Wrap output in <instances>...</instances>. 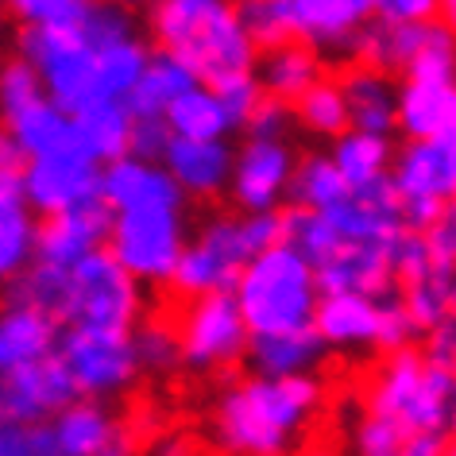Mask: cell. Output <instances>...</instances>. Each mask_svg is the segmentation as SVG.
<instances>
[{
  "instance_id": "cell-1",
  "label": "cell",
  "mask_w": 456,
  "mask_h": 456,
  "mask_svg": "<svg viewBox=\"0 0 456 456\" xmlns=\"http://www.w3.org/2000/svg\"><path fill=\"white\" fill-rule=\"evenodd\" d=\"M325 383L317 375H248L213 406V437L224 456H290L302 452Z\"/></svg>"
},
{
  "instance_id": "cell-2",
  "label": "cell",
  "mask_w": 456,
  "mask_h": 456,
  "mask_svg": "<svg viewBox=\"0 0 456 456\" xmlns=\"http://www.w3.org/2000/svg\"><path fill=\"white\" fill-rule=\"evenodd\" d=\"M143 36L186 62L205 86H221L259 62L236 0H151L143 8Z\"/></svg>"
},
{
  "instance_id": "cell-3",
  "label": "cell",
  "mask_w": 456,
  "mask_h": 456,
  "mask_svg": "<svg viewBox=\"0 0 456 456\" xmlns=\"http://www.w3.org/2000/svg\"><path fill=\"white\" fill-rule=\"evenodd\" d=\"M232 294L240 302V314L252 329V337H264L314 325L317 302H322V282H317V267L290 240H279L248 259Z\"/></svg>"
},
{
  "instance_id": "cell-4",
  "label": "cell",
  "mask_w": 456,
  "mask_h": 456,
  "mask_svg": "<svg viewBox=\"0 0 456 456\" xmlns=\"http://www.w3.org/2000/svg\"><path fill=\"white\" fill-rule=\"evenodd\" d=\"M452 395L456 371L414 345L383 356L368 387V410L398 421L410 437H444L452 433Z\"/></svg>"
},
{
  "instance_id": "cell-5",
  "label": "cell",
  "mask_w": 456,
  "mask_h": 456,
  "mask_svg": "<svg viewBox=\"0 0 456 456\" xmlns=\"http://www.w3.org/2000/svg\"><path fill=\"white\" fill-rule=\"evenodd\" d=\"M143 317V282L109 248L66 267L59 302L62 329H135Z\"/></svg>"
},
{
  "instance_id": "cell-6",
  "label": "cell",
  "mask_w": 456,
  "mask_h": 456,
  "mask_svg": "<svg viewBox=\"0 0 456 456\" xmlns=\"http://www.w3.org/2000/svg\"><path fill=\"white\" fill-rule=\"evenodd\" d=\"M190 240L186 201H143L112 209L109 252L143 287H167Z\"/></svg>"
},
{
  "instance_id": "cell-7",
  "label": "cell",
  "mask_w": 456,
  "mask_h": 456,
  "mask_svg": "<svg viewBox=\"0 0 456 456\" xmlns=\"http://www.w3.org/2000/svg\"><path fill=\"white\" fill-rule=\"evenodd\" d=\"M16 54L36 66L47 97L70 117L109 101L101 94L97 51L82 28H16Z\"/></svg>"
},
{
  "instance_id": "cell-8",
  "label": "cell",
  "mask_w": 456,
  "mask_h": 456,
  "mask_svg": "<svg viewBox=\"0 0 456 456\" xmlns=\"http://www.w3.org/2000/svg\"><path fill=\"white\" fill-rule=\"evenodd\" d=\"M175 329L182 345V368L198 375L232 371L236 363L248 360V348H252V329H248L232 290L186 298L182 314L175 317Z\"/></svg>"
},
{
  "instance_id": "cell-9",
  "label": "cell",
  "mask_w": 456,
  "mask_h": 456,
  "mask_svg": "<svg viewBox=\"0 0 456 456\" xmlns=\"http://www.w3.org/2000/svg\"><path fill=\"white\" fill-rule=\"evenodd\" d=\"M82 398H117L140 379L135 329H62L54 352Z\"/></svg>"
},
{
  "instance_id": "cell-10",
  "label": "cell",
  "mask_w": 456,
  "mask_h": 456,
  "mask_svg": "<svg viewBox=\"0 0 456 456\" xmlns=\"http://www.w3.org/2000/svg\"><path fill=\"white\" fill-rule=\"evenodd\" d=\"M248 259H252V248L244 240L240 216L216 213L186 240L167 287L182 302L201 298V294H216V290H232L240 271L248 267Z\"/></svg>"
},
{
  "instance_id": "cell-11",
  "label": "cell",
  "mask_w": 456,
  "mask_h": 456,
  "mask_svg": "<svg viewBox=\"0 0 456 456\" xmlns=\"http://www.w3.org/2000/svg\"><path fill=\"white\" fill-rule=\"evenodd\" d=\"M391 182L403 198L406 228H426L456 198V147L437 140H406L395 151Z\"/></svg>"
},
{
  "instance_id": "cell-12",
  "label": "cell",
  "mask_w": 456,
  "mask_h": 456,
  "mask_svg": "<svg viewBox=\"0 0 456 456\" xmlns=\"http://www.w3.org/2000/svg\"><path fill=\"white\" fill-rule=\"evenodd\" d=\"M101 170H105V163H97L82 147L28 159L24 198L31 205V213L47 216V213H62L82 201L101 198Z\"/></svg>"
},
{
  "instance_id": "cell-13",
  "label": "cell",
  "mask_w": 456,
  "mask_h": 456,
  "mask_svg": "<svg viewBox=\"0 0 456 456\" xmlns=\"http://www.w3.org/2000/svg\"><path fill=\"white\" fill-rule=\"evenodd\" d=\"M294 167H298V155H294L290 140H256V135H248L244 147L236 151L228 198L240 213L282 209L290 198Z\"/></svg>"
},
{
  "instance_id": "cell-14",
  "label": "cell",
  "mask_w": 456,
  "mask_h": 456,
  "mask_svg": "<svg viewBox=\"0 0 456 456\" xmlns=\"http://www.w3.org/2000/svg\"><path fill=\"white\" fill-rule=\"evenodd\" d=\"M74 398L82 395H77L70 371L59 356L24 363V368L0 375V414H4V421H24V426L54 421V414L70 406Z\"/></svg>"
},
{
  "instance_id": "cell-15",
  "label": "cell",
  "mask_w": 456,
  "mask_h": 456,
  "mask_svg": "<svg viewBox=\"0 0 456 456\" xmlns=\"http://www.w3.org/2000/svg\"><path fill=\"white\" fill-rule=\"evenodd\" d=\"M112 236V209L105 198L82 201L74 209L62 213H47L39 216L36 228V259L54 267H74L77 259L109 248Z\"/></svg>"
},
{
  "instance_id": "cell-16",
  "label": "cell",
  "mask_w": 456,
  "mask_h": 456,
  "mask_svg": "<svg viewBox=\"0 0 456 456\" xmlns=\"http://www.w3.org/2000/svg\"><path fill=\"white\" fill-rule=\"evenodd\" d=\"M322 294H368V298H391L398 294L391 244L375 240H345L325 264H317Z\"/></svg>"
},
{
  "instance_id": "cell-17",
  "label": "cell",
  "mask_w": 456,
  "mask_h": 456,
  "mask_svg": "<svg viewBox=\"0 0 456 456\" xmlns=\"http://www.w3.org/2000/svg\"><path fill=\"white\" fill-rule=\"evenodd\" d=\"M329 221L337 224V232L345 240H375V244H391L398 232L406 228L403 216V198H398L391 175L368 186H356L340 198L333 209H325Z\"/></svg>"
},
{
  "instance_id": "cell-18",
  "label": "cell",
  "mask_w": 456,
  "mask_h": 456,
  "mask_svg": "<svg viewBox=\"0 0 456 456\" xmlns=\"http://www.w3.org/2000/svg\"><path fill=\"white\" fill-rule=\"evenodd\" d=\"M163 167L186 190V198L209 201L228 193L232 167H236V147L228 140H186V135H175L163 155Z\"/></svg>"
},
{
  "instance_id": "cell-19",
  "label": "cell",
  "mask_w": 456,
  "mask_h": 456,
  "mask_svg": "<svg viewBox=\"0 0 456 456\" xmlns=\"http://www.w3.org/2000/svg\"><path fill=\"white\" fill-rule=\"evenodd\" d=\"M375 16L371 0H294V36L329 59H348L360 28Z\"/></svg>"
},
{
  "instance_id": "cell-20",
  "label": "cell",
  "mask_w": 456,
  "mask_h": 456,
  "mask_svg": "<svg viewBox=\"0 0 456 456\" xmlns=\"http://www.w3.org/2000/svg\"><path fill=\"white\" fill-rule=\"evenodd\" d=\"M383 298L368 294H322L314 314V329L333 352H363L379 345Z\"/></svg>"
},
{
  "instance_id": "cell-21",
  "label": "cell",
  "mask_w": 456,
  "mask_h": 456,
  "mask_svg": "<svg viewBox=\"0 0 456 456\" xmlns=\"http://www.w3.org/2000/svg\"><path fill=\"white\" fill-rule=\"evenodd\" d=\"M59 337L62 322L54 314L24 302H4V310H0V375L54 356Z\"/></svg>"
},
{
  "instance_id": "cell-22",
  "label": "cell",
  "mask_w": 456,
  "mask_h": 456,
  "mask_svg": "<svg viewBox=\"0 0 456 456\" xmlns=\"http://www.w3.org/2000/svg\"><path fill=\"white\" fill-rule=\"evenodd\" d=\"M398 132L456 147V82H398Z\"/></svg>"
},
{
  "instance_id": "cell-23",
  "label": "cell",
  "mask_w": 456,
  "mask_h": 456,
  "mask_svg": "<svg viewBox=\"0 0 456 456\" xmlns=\"http://www.w3.org/2000/svg\"><path fill=\"white\" fill-rule=\"evenodd\" d=\"M348 97V120L360 132H379L395 135L398 132V82L395 74L375 70L363 62H345L337 74Z\"/></svg>"
},
{
  "instance_id": "cell-24",
  "label": "cell",
  "mask_w": 456,
  "mask_h": 456,
  "mask_svg": "<svg viewBox=\"0 0 456 456\" xmlns=\"http://www.w3.org/2000/svg\"><path fill=\"white\" fill-rule=\"evenodd\" d=\"M256 77L267 97H279V101H287V105H294L305 89L325 77V54L302 39L279 43V47L259 51Z\"/></svg>"
},
{
  "instance_id": "cell-25",
  "label": "cell",
  "mask_w": 456,
  "mask_h": 456,
  "mask_svg": "<svg viewBox=\"0 0 456 456\" xmlns=\"http://www.w3.org/2000/svg\"><path fill=\"white\" fill-rule=\"evenodd\" d=\"M329 345L314 325L287 329V333H264L252 337L248 363L256 375H314L317 363L325 360Z\"/></svg>"
},
{
  "instance_id": "cell-26",
  "label": "cell",
  "mask_w": 456,
  "mask_h": 456,
  "mask_svg": "<svg viewBox=\"0 0 456 456\" xmlns=\"http://www.w3.org/2000/svg\"><path fill=\"white\" fill-rule=\"evenodd\" d=\"M198 82L201 77L193 74L186 62L155 47L151 59H147V70L140 74V82H135V89L128 94L132 117H167V109Z\"/></svg>"
},
{
  "instance_id": "cell-27",
  "label": "cell",
  "mask_w": 456,
  "mask_h": 456,
  "mask_svg": "<svg viewBox=\"0 0 456 456\" xmlns=\"http://www.w3.org/2000/svg\"><path fill=\"white\" fill-rule=\"evenodd\" d=\"M51 429L66 456H97L120 429V421L101 398H74L70 406L54 414Z\"/></svg>"
},
{
  "instance_id": "cell-28",
  "label": "cell",
  "mask_w": 456,
  "mask_h": 456,
  "mask_svg": "<svg viewBox=\"0 0 456 456\" xmlns=\"http://www.w3.org/2000/svg\"><path fill=\"white\" fill-rule=\"evenodd\" d=\"M167 124H170V132L186 135V140H228L232 132H240L228 105L221 101V94L205 82L186 89V94L167 109Z\"/></svg>"
},
{
  "instance_id": "cell-29",
  "label": "cell",
  "mask_w": 456,
  "mask_h": 456,
  "mask_svg": "<svg viewBox=\"0 0 456 456\" xmlns=\"http://www.w3.org/2000/svg\"><path fill=\"white\" fill-rule=\"evenodd\" d=\"M8 132L20 140V147L28 151V159L36 155H51V151H70L77 143V124L62 105H54L51 97L36 101L31 109H24L20 117H12L4 124Z\"/></svg>"
},
{
  "instance_id": "cell-30",
  "label": "cell",
  "mask_w": 456,
  "mask_h": 456,
  "mask_svg": "<svg viewBox=\"0 0 456 456\" xmlns=\"http://www.w3.org/2000/svg\"><path fill=\"white\" fill-rule=\"evenodd\" d=\"M74 124H77V143H82V151L94 155L97 163H112V159L128 155L132 124H135L128 101H101V105L77 112Z\"/></svg>"
},
{
  "instance_id": "cell-31",
  "label": "cell",
  "mask_w": 456,
  "mask_h": 456,
  "mask_svg": "<svg viewBox=\"0 0 456 456\" xmlns=\"http://www.w3.org/2000/svg\"><path fill=\"white\" fill-rule=\"evenodd\" d=\"M337 170L345 175V182L352 190L356 186H368V182H379L391 175V163H395V147H391V135H379V132H360V128H348L340 132L333 147Z\"/></svg>"
},
{
  "instance_id": "cell-32",
  "label": "cell",
  "mask_w": 456,
  "mask_h": 456,
  "mask_svg": "<svg viewBox=\"0 0 456 456\" xmlns=\"http://www.w3.org/2000/svg\"><path fill=\"white\" fill-rule=\"evenodd\" d=\"M97 51V77H101V94L109 101H128V94L140 82V74L147 70L151 59V39H143V31H132L124 39L101 43Z\"/></svg>"
},
{
  "instance_id": "cell-33",
  "label": "cell",
  "mask_w": 456,
  "mask_h": 456,
  "mask_svg": "<svg viewBox=\"0 0 456 456\" xmlns=\"http://www.w3.org/2000/svg\"><path fill=\"white\" fill-rule=\"evenodd\" d=\"M294 120L302 132L317 135V140H337L340 132L352 128L348 120V97L337 74H325L317 86H310L305 94L294 101Z\"/></svg>"
},
{
  "instance_id": "cell-34",
  "label": "cell",
  "mask_w": 456,
  "mask_h": 456,
  "mask_svg": "<svg viewBox=\"0 0 456 456\" xmlns=\"http://www.w3.org/2000/svg\"><path fill=\"white\" fill-rule=\"evenodd\" d=\"M352 186L345 182V175L337 170L333 155L329 151H310L298 159L294 167V178H290V205H302V209H314V213H325L345 198Z\"/></svg>"
},
{
  "instance_id": "cell-35",
  "label": "cell",
  "mask_w": 456,
  "mask_h": 456,
  "mask_svg": "<svg viewBox=\"0 0 456 456\" xmlns=\"http://www.w3.org/2000/svg\"><path fill=\"white\" fill-rule=\"evenodd\" d=\"M39 216L28 201H0V282H12L36 264Z\"/></svg>"
},
{
  "instance_id": "cell-36",
  "label": "cell",
  "mask_w": 456,
  "mask_h": 456,
  "mask_svg": "<svg viewBox=\"0 0 456 456\" xmlns=\"http://www.w3.org/2000/svg\"><path fill=\"white\" fill-rule=\"evenodd\" d=\"M282 216H287V240L298 248V252L310 259V264H325L329 256L345 244V236L337 232V224L329 221V213H314L302 209V205H282Z\"/></svg>"
},
{
  "instance_id": "cell-37",
  "label": "cell",
  "mask_w": 456,
  "mask_h": 456,
  "mask_svg": "<svg viewBox=\"0 0 456 456\" xmlns=\"http://www.w3.org/2000/svg\"><path fill=\"white\" fill-rule=\"evenodd\" d=\"M236 12L259 51L298 39L294 36V0H236Z\"/></svg>"
},
{
  "instance_id": "cell-38",
  "label": "cell",
  "mask_w": 456,
  "mask_h": 456,
  "mask_svg": "<svg viewBox=\"0 0 456 456\" xmlns=\"http://www.w3.org/2000/svg\"><path fill=\"white\" fill-rule=\"evenodd\" d=\"M43 97H47L43 77L36 74V66H31L24 54H8V59H0V124L20 117V112L31 109Z\"/></svg>"
},
{
  "instance_id": "cell-39",
  "label": "cell",
  "mask_w": 456,
  "mask_h": 456,
  "mask_svg": "<svg viewBox=\"0 0 456 456\" xmlns=\"http://www.w3.org/2000/svg\"><path fill=\"white\" fill-rule=\"evenodd\" d=\"M16 28H77L94 0H0Z\"/></svg>"
},
{
  "instance_id": "cell-40",
  "label": "cell",
  "mask_w": 456,
  "mask_h": 456,
  "mask_svg": "<svg viewBox=\"0 0 456 456\" xmlns=\"http://www.w3.org/2000/svg\"><path fill=\"white\" fill-rule=\"evenodd\" d=\"M135 352H140V368L151 375H170L175 368H182L178 329L167 322L135 325Z\"/></svg>"
},
{
  "instance_id": "cell-41",
  "label": "cell",
  "mask_w": 456,
  "mask_h": 456,
  "mask_svg": "<svg viewBox=\"0 0 456 456\" xmlns=\"http://www.w3.org/2000/svg\"><path fill=\"white\" fill-rule=\"evenodd\" d=\"M406 441H410V433L398 421L371 414V410L352 429V452L356 456H398L406 449Z\"/></svg>"
},
{
  "instance_id": "cell-42",
  "label": "cell",
  "mask_w": 456,
  "mask_h": 456,
  "mask_svg": "<svg viewBox=\"0 0 456 456\" xmlns=\"http://www.w3.org/2000/svg\"><path fill=\"white\" fill-rule=\"evenodd\" d=\"M0 456H66L51 421H4L0 429Z\"/></svg>"
},
{
  "instance_id": "cell-43",
  "label": "cell",
  "mask_w": 456,
  "mask_h": 456,
  "mask_svg": "<svg viewBox=\"0 0 456 456\" xmlns=\"http://www.w3.org/2000/svg\"><path fill=\"white\" fill-rule=\"evenodd\" d=\"M391 264H395V279L398 287L421 279L426 271L433 267V252H429V240L421 228H403V232L391 240Z\"/></svg>"
},
{
  "instance_id": "cell-44",
  "label": "cell",
  "mask_w": 456,
  "mask_h": 456,
  "mask_svg": "<svg viewBox=\"0 0 456 456\" xmlns=\"http://www.w3.org/2000/svg\"><path fill=\"white\" fill-rule=\"evenodd\" d=\"M418 337H426L418 329V322L410 317L403 294H391V298H383V322H379V348L383 356L387 352H398V348H414Z\"/></svg>"
},
{
  "instance_id": "cell-45",
  "label": "cell",
  "mask_w": 456,
  "mask_h": 456,
  "mask_svg": "<svg viewBox=\"0 0 456 456\" xmlns=\"http://www.w3.org/2000/svg\"><path fill=\"white\" fill-rule=\"evenodd\" d=\"M213 89L221 94V101L228 105V112H232V120H236V128H240V132H244L248 117L256 112V105L267 97V94H264V86H259V77H256V70L236 74V77H224V82H221V86H213Z\"/></svg>"
},
{
  "instance_id": "cell-46",
  "label": "cell",
  "mask_w": 456,
  "mask_h": 456,
  "mask_svg": "<svg viewBox=\"0 0 456 456\" xmlns=\"http://www.w3.org/2000/svg\"><path fill=\"white\" fill-rule=\"evenodd\" d=\"M290 128H298L294 105H287V101H279V97H264L244 124V132L256 135V140H287Z\"/></svg>"
},
{
  "instance_id": "cell-47",
  "label": "cell",
  "mask_w": 456,
  "mask_h": 456,
  "mask_svg": "<svg viewBox=\"0 0 456 456\" xmlns=\"http://www.w3.org/2000/svg\"><path fill=\"white\" fill-rule=\"evenodd\" d=\"M170 140H175V132H170L167 117H135L128 155H140V159H151V163H163Z\"/></svg>"
},
{
  "instance_id": "cell-48",
  "label": "cell",
  "mask_w": 456,
  "mask_h": 456,
  "mask_svg": "<svg viewBox=\"0 0 456 456\" xmlns=\"http://www.w3.org/2000/svg\"><path fill=\"white\" fill-rule=\"evenodd\" d=\"M429 240V252H433V264L441 267H452L456 264V198L444 201V209L433 216V221L421 228Z\"/></svg>"
},
{
  "instance_id": "cell-49",
  "label": "cell",
  "mask_w": 456,
  "mask_h": 456,
  "mask_svg": "<svg viewBox=\"0 0 456 456\" xmlns=\"http://www.w3.org/2000/svg\"><path fill=\"white\" fill-rule=\"evenodd\" d=\"M375 16L391 24H421L437 20V0H375Z\"/></svg>"
},
{
  "instance_id": "cell-50",
  "label": "cell",
  "mask_w": 456,
  "mask_h": 456,
  "mask_svg": "<svg viewBox=\"0 0 456 456\" xmlns=\"http://www.w3.org/2000/svg\"><path fill=\"white\" fill-rule=\"evenodd\" d=\"M421 352H426L429 360H437L441 368L456 371V317H449V322H441L437 329H429V333H426V345H421Z\"/></svg>"
},
{
  "instance_id": "cell-51",
  "label": "cell",
  "mask_w": 456,
  "mask_h": 456,
  "mask_svg": "<svg viewBox=\"0 0 456 456\" xmlns=\"http://www.w3.org/2000/svg\"><path fill=\"white\" fill-rule=\"evenodd\" d=\"M97 456H140V437H135V429H128L120 421V429L112 433V441Z\"/></svg>"
},
{
  "instance_id": "cell-52",
  "label": "cell",
  "mask_w": 456,
  "mask_h": 456,
  "mask_svg": "<svg viewBox=\"0 0 456 456\" xmlns=\"http://www.w3.org/2000/svg\"><path fill=\"white\" fill-rule=\"evenodd\" d=\"M398 456H441V437H410Z\"/></svg>"
},
{
  "instance_id": "cell-53",
  "label": "cell",
  "mask_w": 456,
  "mask_h": 456,
  "mask_svg": "<svg viewBox=\"0 0 456 456\" xmlns=\"http://www.w3.org/2000/svg\"><path fill=\"white\" fill-rule=\"evenodd\" d=\"M437 20L456 36V0H437Z\"/></svg>"
},
{
  "instance_id": "cell-54",
  "label": "cell",
  "mask_w": 456,
  "mask_h": 456,
  "mask_svg": "<svg viewBox=\"0 0 456 456\" xmlns=\"http://www.w3.org/2000/svg\"><path fill=\"white\" fill-rule=\"evenodd\" d=\"M101 4H120V8H132V12H143L151 0H101Z\"/></svg>"
},
{
  "instance_id": "cell-55",
  "label": "cell",
  "mask_w": 456,
  "mask_h": 456,
  "mask_svg": "<svg viewBox=\"0 0 456 456\" xmlns=\"http://www.w3.org/2000/svg\"><path fill=\"white\" fill-rule=\"evenodd\" d=\"M163 456H190V444L186 441H170L163 449Z\"/></svg>"
},
{
  "instance_id": "cell-56",
  "label": "cell",
  "mask_w": 456,
  "mask_h": 456,
  "mask_svg": "<svg viewBox=\"0 0 456 456\" xmlns=\"http://www.w3.org/2000/svg\"><path fill=\"white\" fill-rule=\"evenodd\" d=\"M441 456H456V433H444L441 437Z\"/></svg>"
},
{
  "instance_id": "cell-57",
  "label": "cell",
  "mask_w": 456,
  "mask_h": 456,
  "mask_svg": "<svg viewBox=\"0 0 456 456\" xmlns=\"http://www.w3.org/2000/svg\"><path fill=\"white\" fill-rule=\"evenodd\" d=\"M449 302H452V317H456V264L449 271Z\"/></svg>"
},
{
  "instance_id": "cell-58",
  "label": "cell",
  "mask_w": 456,
  "mask_h": 456,
  "mask_svg": "<svg viewBox=\"0 0 456 456\" xmlns=\"http://www.w3.org/2000/svg\"><path fill=\"white\" fill-rule=\"evenodd\" d=\"M298 456H337V452H329V449H305V452H298Z\"/></svg>"
},
{
  "instance_id": "cell-59",
  "label": "cell",
  "mask_w": 456,
  "mask_h": 456,
  "mask_svg": "<svg viewBox=\"0 0 456 456\" xmlns=\"http://www.w3.org/2000/svg\"><path fill=\"white\" fill-rule=\"evenodd\" d=\"M4 24H8V16H4V4H0V31H4Z\"/></svg>"
},
{
  "instance_id": "cell-60",
  "label": "cell",
  "mask_w": 456,
  "mask_h": 456,
  "mask_svg": "<svg viewBox=\"0 0 456 456\" xmlns=\"http://www.w3.org/2000/svg\"><path fill=\"white\" fill-rule=\"evenodd\" d=\"M0 429H4V414H0Z\"/></svg>"
},
{
  "instance_id": "cell-61",
  "label": "cell",
  "mask_w": 456,
  "mask_h": 456,
  "mask_svg": "<svg viewBox=\"0 0 456 456\" xmlns=\"http://www.w3.org/2000/svg\"><path fill=\"white\" fill-rule=\"evenodd\" d=\"M371 4H375V0H371Z\"/></svg>"
}]
</instances>
